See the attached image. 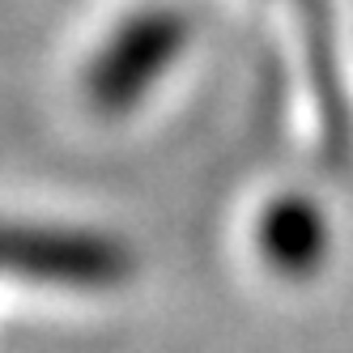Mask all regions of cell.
<instances>
[{
    "instance_id": "1",
    "label": "cell",
    "mask_w": 353,
    "mask_h": 353,
    "mask_svg": "<svg viewBox=\"0 0 353 353\" xmlns=\"http://www.w3.org/2000/svg\"><path fill=\"white\" fill-rule=\"evenodd\" d=\"M0 272L60 290H115L132 272V251L85 225L0 221Z\"/></svg>"
},
{
    "instance_id": "2",
    "label": "cell",
    "mask_w": 353,
    "mask_h": 353,
    "mask_svg": "<svg viewBox=\"0 0 353 353\" xmlns=\"http://www.w3.org/2000/svg\"><path fill=\"white\" fill-rule=\"evenodd\" d=\"M188 17L179 9H137L111 30L85 68V98L103 115H123L162 81V72L183 56Z\"/></svg>"
},
{
    "instance_id": "3",
    "label": "cell",
    "mask_w": 353,
    "mask_h": 353,
    "mask_svg": "<svg viewBox=\"0 0 353 353\" xmlns=\"http://www.w3.org/2000/svg\"><path fill=\"white\" fill-rule=\"evenodd\" d=\"M260 251H264V260L285 276L311 272L327 251L323 213L302 196L272 200L264 209V217H260Z\"/></svg>"
}]
</instances>
